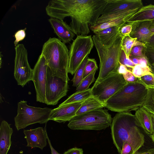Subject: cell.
I'll list each match as a JSON object with an SVG mask.
<instances>
[{"label":"cell","instance_id":"16","mask_svg":"<svg viewBox=\"0 0 154 154\" xmlns=\"http://www.w3.org/2000/svg\"><path fill=\"white\" fill-rule=\"evenodd\" d=\"M152 20L138 21L131 23L132 29L130 34L133 38H136L139 42L146 45L154 33L149 29Z\"/></svg>","mask_w":154,"mask_h":154},{"label":"cell","instance_id":"23","mask_svg":"<svg viewBox=\"0 0 154 154\" xmlns=\"http://www.w3.org/2000/svg\"><path fill=\"white\" fill-rule=\"evenodd\" d=\"M124 24H120L105 29L96 33L95 35L102 42H107L119 33L121 28Z\"/></svg>","mask_w":154,"mask_h":154},{"label":"cell","instance_id":"21","mask_svg":"<svg viewBox=\"0 0 154 154\" xmlns=\"http://www.w3.org/2000/svg\"><path fill=\"white\" fill-rule=\"evenodd\" d=\"M154 20V5L143 6L133 15L127 23Z\"/></svg>","mask_w":154,"mask_h":154},{"label":"cell","instance_id":"43","mask_svg":"<svg viewBox=\"0 0 154 154\" xmlns=\"http://www.w3.org/2000/svg\"><path fill=\"white\" fill-rule=\"evenodd\" d=\"M129 58L135 65L139 64L138 57L130 56Z\"/></svg>","mask_w":154,"mask_h":154},{"label":"cell","instance_id":"47","mask_svg":"<svg viewBox=\"0 0 154 154\" xmlns=\"http://www.w3.org/2000/svg\"><path fill=\"white\" fill-rule=\"evenodd\" d=\"M137 154H150L149 150H148L146 151L143 152L139 153L137 152Z\"/></svg>","mask_w":154,"mask_h":154},{"label":"cell","instance_id":"15","mask_svg":"<svg viewBox=\"0 0 154 154\" xmlns=\"http://www.w3.org/2000/svg\"><path fill=\"white\" fill-rule=\"evenodd\" d=\"M25 138L27 142V147L31 148L38 147L41 149L47 144L48 135L45 128L39 127L30 130H24Z\"/></svg>","mask_w":154,"mask_h":154},{"label":"cell","instance_id":"6","mask_svg":"<svg viewBox=\"0 0 154 154\" xmlns=\"http://www.w3.org/2000/svg\"><path fill=\"white\" fill-rule=\"evenodd\" d=\"M112 119L107 110L100 108L76 115L67 126L73 130H101L111 126Z\"/></svg>","mask_w":154,"mask_h":154},{"label":"cell","instance_id":"33","mask_svg":"<svg viewBox=\"0 0 154 154\" xmlns=\"http://www.w3.org/2000/svg\"><path fill=\"white\" fill-rule=\"evenodd\" d=\"M145 47L146 45L134 46L131 50L129 56H131L137 57H146Z\"/></svg>","mask_w":154,"mask_h":154},{"label":"cell","instance_id":"38","mask_svg":"<svg viewBox=\"0 0 154 154\" xmlns=\"http://www.w3.org/2000/svg\"><path fill=\"white\" fill-rule=\"evenodd\" d=\"M122 75L124 79L127 82H135L138 81V78L136 77L130 70Z\"/></svg>","mask_w":154,"mask_h":154},{"label":"cell","instance_id":"18","mask_svg":"<svg viewBox=\"0 0 154 154\" xmlns=\"http://www.w3.org/2000/svg\"><path fill=\"white\" fill-rule=\"evenodd\" d=\"M13 133L10 124L2 121L0 127V154H7L11 144V137Z\"/></svg>","mask_w":154,"mask_h":154},{"label":"cell","instance_id":"3","mask_svg":"<svg viewBox=\"0 0 154 154\" xmlns=\"http://www.w3.org/2000/svg\"><path fill=\"white\" fill-rule=\"evenodd\" d=\"M147 88L139 80L128 84L105 103L104 107L118 112L137 110L142 107Z\"/></svg>","mask_w":154,"mask_h":154},{"label":"cell","instance_id":"36","mask_svg":"<svg viewBox=\"0 0 154 154\" xmlns=\"http://www.w3.org/2000/svg\"><path fill=\"white\" fill-rule=\"evenodd\" d=\"M132 29L131 23H127L121 27L120 30V32L123 36L130 35Z\"/></svg>","mask_w":154,"mask_h":154},{"label":"cell","instance_id":"5","mask_svg":"<svg viewBox=\"0 0 154 154\" xmlns=\"http://www.w3.org/2000/svg\"><path fill=\"white\" fill-rule=\"evenodd\" d=\"M41 54L52 75L68 82L69 51L65 44L58 38H50L43 45Z\"/></svg>","mask_w":154,"mask_h":154},{"label":"cell","instance_id":"42","mask_svg":"<svg viewBox=\"0 0 154 154\" xmlns=\"http://www.w3.org/2000/svg\"><path fill=\"white\" fill-rule=\"evenodd\" d=\"M47 138L48 143L51 149V154H62L59 153L53 147L51 144V141L48 138V135L47 136Z\"/></svg>","mask_w":154,"mask_h":154},{"label":"cell","instance_id":"4","mask_svg":"<svg viewBox=\"0 0 154 154\" xmlns=\"http://www.w3.org/2000/svg\"><path fill=\"white\" fill-rule=\"evenodd\" d=\"M123 37L119 32L106 43L102 42L95 35L92 37L100 60L99 74L94 85L117 72Z\"/></svg>","mask_w":154,"mask_h":154},{"label":"cell","instance_id":"35","mask_svg":"<svg viewBox=\"0 0 154 154\" xmlns=\"http://www.w3.org/2000/svg\"><path fill=\"white\" fill-rule=\"evenodd\" d=\"M26 28L22 29H20L17 31L14 34V37L15 40L14 41V44L15 47L18 44L19 42L23 40L26 35L25 32Z\"/></svg>","mask_w":154,"mask_h":154},{"label":"cell","instance_id":"31","mask_svg":"<svg viewBox=\"0 0 154 154\" xmlns=\"http://www.w3.org/2000/svg\"><path fill=\"white\" fill-rule=\"evenodd\" d=\"M119 63L125 66L127 68H131V71L132 69L135 65L129 58L126 57L122 47L119 59Z\"/></svg>","mask_w":154,"mask_h":154},{"label":"cell","instance_id":"13","mask_svg":"<svg viewBox=\"0 0 154 154\" xmlns=\"http://www.w3.org/2000/svg\"><path fill=\"white\" fill-rule=\"evenodd\" d=\"M143 6L141 0H107L101 15L124 13L139 9Z\"/></svg>","mask_w":154,"mask_h":154},{"label":"cell","instance_id":"51","mask_svg":"<svg viewBox=\"0 0 154 154\" xmlns=\"http://www.w3.org/2000/svg\"><path fill=\"white\" fill-rule=\"evenodd\" d=\"M2 55L1 54V52L0 53V68L1 67V65H2Z\"/></svg>","mask_w":154,"mask_h":154},{"label":"cell","instance_id":"25","mask_svg":"<svg viewBox=\"0 0 154 154\" xmlns=\"http://www.w3.org/2000/svg\"><path fill=\"white\" fill-rule=\"evenodd\" d=\"M145 45V44L138 42L136 38H133L130 35H128L123 37L121 47L124 51L126 57L129 58L131 50L133 47L136 46Z\"/></svg>","mask_w":154,"mask_h":154},{"label":"cell","instance_id":"17","mask_svg":"<svg viewBox=\"0 0 154 154\" xmlns=\"http://www.w3.org/2000/svg\"><path fill=\"white\" fill-rule=\"evenodd\" d=\"M58 39L64 44L72 40L75 35L69 25L63 20L51 18L48 20Z\"/></svg>","mask_w":154,"mask_h":154},{"label":"cell","instance_id":"14","mask_svg":"<svg viewBox=\"0 0 154 154\" xmlns=\"http://www.w3.org/2000/svg\"><path fill=\"white\" fill-rule=\"evenodd\" d=\"M82 102L63 105H59L52 109L49 120L58 123L69 121L76 116V112L81 106Z\"/></svg>","mask_w":154,"mask_h":154},{"label":"cell","instance_id":"8","mask_svg":"<svg viewBox=\"0 0 154 154\" xmlns=\"http://www.w3.org/2000/svg\"><path fill=\"white\" fill-rule=\"evenodd\" d=\"M94 45L91 35H78L71 44L69 51L68 73L75 74Z\"/></svg>","mask_w":154,"mask_h":154},{"label":"cell","instance_id":"40","mask_svg":"<svg viewBox=\"0 0 154 154\" xmlns=\"http://www.w3.org/2000/svg\"><path fill=\"white\" fill-rule=\"evenodd\" d=\"M129 70L125 66L119 63V65L118 69L117 72L120 74L123 75L126 73Z\"/></svg>","mask_w":154,"mask_h":154},{"label":"cell","instance_id":"50","mask_svg":"<svg viewBox=\"0 0 154 154\" xmlns=\"http://www.w3.org/2000/svg\"><path fill=\"white\" fill-rule=\"evenodd\" d=\"M152 71L154 73V66H149Z\"/></svg>","mask_w":154,"mask_h":154},{"label":"cell","instance_id":"45","mask_svg":"<svg viewBox=\"0 0 154 154\" xmlns=\"http://www.w3.org/2000/svg\"><path fill=\"white\" fill-rule=\"evenodd\" d=\"M147 111H148L149 112V114L150 115L151 119H152V122L153 129H154V112H152L150 111H147Z\"/></svg>","mask_w":154,"mask_h":154},{"label":"cell","instance_id":"49","mask_svg":"<svg viewBox=\"0 0 154 154\" xmlns=\"http://www.w3.org/2000/svg\"><path fill=\"white\" fill-rule=\"evenodd\" d=\"M150 137L151 138L152 141L154 143V133L152 135L150 136Z\"/></svg>","mask_w":154,"mask_h":154},{"label":"cell","instance_id":"26","mask_svg":"<svg viewBox=\"0 0 154 154\" xmlns=\"http://www.w3.org/2000/svg\"><path fill=\"white\" fill-rule=\"evenodd\" d=\"M131 72L137 78H140L144 75L154 74L149 66L138 64L132 69Z\"/></svg>","mask_w":154,"mask_h":154},{"label":"cell","instance_id":"24","mask_svg":"<svg viewBox=\"0 0 154 154\" xmlns=\"http://www.w3.org/2000/svg\"><path fill=\"white\" fill-rule=\"evenodd\" d=\"M91 95V89L82 91H76L72 94L60 105H63L83 102Z\"/></svg>","mask_w":154,"mask_h":154},{"label":"cell","instance_id":"28","mask_svg":"<svg viewBox=\"0 0 154 154\" xmlns=\"http://www.w3.org/2000/svg\"><path fill=\"white\" fill-rule=\"evenodd\" d=\"M88 56L76 71L74 76L72 80L73 82L72 86L77 87L83 79V76L85 68L88 58Z\"/></svg>","mask_w":154,"mask_h":154},{"label":"cell","instance_id":"19","mask_svg":"<svg viewBox=\"0 0 154 154\" xmlns=\"http://www.w3.org/2000/svg\"><path fill=\"white\" fill-rule=\"evenodd\" d=\"M135 115L145 132L149 136L153 134L154 130L151 117L149 112L142 107L136 111Z\"/></svg>","mask_w":154,"mask_h":154},{"label":"cell","instance_id":"22","mask_svg":"<svg viewBox=\"0 0 154 154\" xmlns=\"http://www.w3.org/2000/svg\"><path fill=\"white\" fill-rule=\"evenodd\" d=\"M104 103L92 95L83 101L77 111L76 115L104 107Z\"/></svg>","mask_w":154,"mask_h":154},{"label":"cell","instance_id":"39","mask_svg":"<svg viewBox=\"0 0 154 154\" xmlns=\"http://www.w3.org/2000/svg\"><path fill=\"white\" fill-rule=\"evenodd\" d=\"M83 152L82 149L75 147L68 150L63 154H83Z\"/></svg>","mask_w":154,"mask_h":154},{"label":"cell","instance_id":"44","mask_svg":"<svg viewBox=\"0 0 154 154\" xmlns=\"http://www.w3.org/2000/svg\"><path fill=\"white\" fill-rule=\"evenodd\" d=\"M146 45L154 47V34L151 37L149 42Z\"/></svg>","mask_w":154,"mask_h":154},{"label":"cell","instance_id":"32","mask_svg":"<svg viewBox=\"0 0 154 154\" xmlns=\"http://www.w3.org/2000/svg\"><path fill=\"white\" fill-rule=\"evenodd\" d=\"M138 79L147 88H154V74L146 75Z\"/></svg>","mask_w":154,"mask_h":154},{"label":"cell","instance_id":"1","mask_svg":"<svg viewBox=\"0 0 154 154\" xmlns=\"http://www.w3.org/2000/svg\"><path fill=\"white\" fill-rule=\"evenodd\" d=\"M107 3V0H52L45 10L51 18L63 20L70 17L69 25L75 34L87 35L90 27L96 24Z\"/></svg>","mask_w":154,"mask_h":154},{"label":"cell","instance_id":"9","mask_svg":"<svg viewBox=\"0 0 154 154\" xmlns=\"http://www.w3.org/2000/svg\"><path fill=\"white\" fill-rule=\"evenodd\" d=\"M128 83L117 72L112 73L91 88V95L105 103Z\"/></svg>","mask_w":154,"mask_h":154},{"label":"cell","instance_id":"34","mask_svg":"<svg viewBox=\"0 0 154 154\" xmlns=\"http://www.w3.org/2000/svg\"><path fill=\"white\" fill-rule=\"evenodd\" d=\"M145 55L149 66H154V47L146 45Z\"/></svg>","mask_w":154,"mask_h":154},{"label":"cell","instance_id":"41","mask_svg":"<svg viewBox=\"0 0 154 154\" xmlns=\"http://www.w3.org/2000/svg\"><path fill=\"white\" fill-rule=\"evenodd\" d=\"M139 64L149 66L148 60L146 57H138Z\"/></svg>","mask_w":154,"mask_h":154},{"label":"cell","instance_id":"30","mask_svg":"<svg viewBox=\"0 0 154 154\" xmlns=\"http://www.w3.org/2000/svg\"><path fill=\"white\" fill-rule=\"evenodd\" d=\"M98 68V67L95 60L94 58H90L88 57L85 68L83 79L94 70L97 69Z\"/></svg>","mask_w":154,"mask_h":154},{"label":"cell","instance_id":"11","mask_svg":"<svg viewBox=\"0 0 154 154\" xmlns=\"http://www.w3.org/2000/svg\"><path fill=\"white\" fill-rule=\"evenodd\" d=\"M69 88L68 82L57 76H53L48 67L45 89V102L48 105H57L66 96Z\"/></svg>","mask_w":154,"mask_h":154},{"label":"cell","instance_id":"29","mask_svg":"<svg viewBox=\"0 0 154 154\" xmlns=\"http://www.w3.org/2000/svg\"><path fill=\"white\" fill-rule=\"evenodd\" d=\"M147 89V95L142 107L146 110L154 112V88Z\"/></svg>","mask_w":154,"mask_h":154},{"label":"cell","instance_id":"48","mask_svg":"<svg viewBox=\"0 0 154 154\" xmlns=\"http://www.w3.org/2000/svg\"><path fill=\"white\" fill-rule=\"evenodd\" d=\"M150 154H154V148H152L148 149Z\"/></svg>","mask_w":154,"mask_h":154},{"label":"cell","instance_id":"20","mask_svg":"<svg viewBox=\"0 0 154 154\" xmlns=\"http://www.w3.org/2000/svg\"><path fill=\"white\" fill-rule=\"evenodd\" d=\"M136 13H133L122 16L100 24L90 26V29L95 34L110 27L120 24H124L127 23L129 19Z\"/></svg>","mask_w":154,"mask_h":154},{"label":"cell","instance_id":"46","mask_svg":"<svg viewBox=\"0 0 154 154\" xmlns=\"http://www.w3.org/2000/svg\"><path fill=\"white\" fill-rule=\"evenodd\" d=\"M149 29L151 32L154 33V20H152V23L149 26Z\"/></svg>","mask_w":154,"mask_h":154},{"label":"cell","instance_id":"27","mask_svg":"<svg viewBox=\"0 0 154 154\" xmlns=\"http://www.w3.org/2000/svg\"><path fill=\"white\" fill-rule=\"evenodd\" d=\"M97 69H95L83 79L76 87V91H84L89 89L90 85L95 80V75Z\"/></svg>","mask_w":154,"mask_h":154},{"label":"cell","instance_id":"37","mask_svg":"<svg viewBox=\"0 0 154 154\" xmlns=\"http://www.w3.org/2000/svg\"><path fill=\"white\" fill-rule=\"evenodd\" d=\"M133 148L130 143L127 142L124 143L120 154H134Z\"/></svg>","mask_w":154,"mask_h":154},{"label":"cell","instance_id":"7","mask_svg":"<svg viewBox=\"0 0 154 154\" xmlns=\"http://www.w3.org/2000/svg\"><path fill=\"white\" fill-rule=\"evenodd\" d=\"M52 110L48 107L42 108L29 106L26 101L18 103L17 113L14 118L15 125L19 131L31 125L46 123L49 120Z\"/></svg>","mask_w":154,"mask_h":154},{"label":"cell","instance_id":"10","mask_svg":"<svg viewBox=\"0 0 154 154\" xmlns=\"http://www.w3.org/2000/svg\"><path fill=\"white\" fill-rule=\"evenodd\" d=\"M14 76L18 85L23 87L32 81L33 69L28 60L27 51L23 44H18L15 47Z\"/></svg>","mask_w":154,"mask_h":154},{"label":"cell","instance_id":"52","mask_svg":"<svg viewBox=\"0 0 154 154\" xmlns=\"http://www.w3.org/2000/svg\"><path fill=\"white\" fill-rule=\"evenodd\" d=\"M137 152H136L134 154H137Z\"/></svg>","mask_w":154,"mask_h":154},{"label":"cell","instance_id":"12","mask_svg":"<svg viewBox=\"0 0 154 154\" xmlns=\"http://www.w3.org/2000/svg\"><path fill=\"white\" fill-rule=\"evenodd\" d=\"M48 65L44 56L42 54L33 69L32 81L36 94V100L43 103L45 102V89Z\"/></svg>","mask_w":154,"mask_h":154},{"label":"cell","instance_id":"2","mask_svg":"<svg viewBox=\"0 0 154 154\" xmlns=\"http://www.w3.org/2000/svg\"><path fill=\"white\" fill-rule=\"evenodd\" d=\"M111 128L114 144L119 154L125 142L130 143L134 153L143 146V129L135 115L129 112H118L112 119Z\"/></svg>","mask_w":154,"mask_h":154}]
</instances>
